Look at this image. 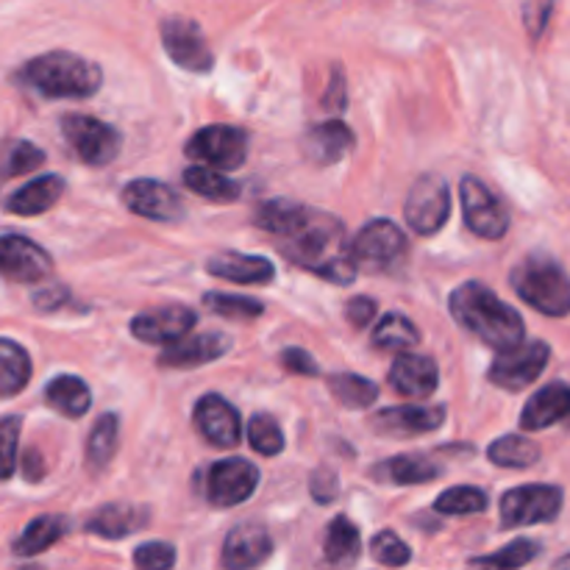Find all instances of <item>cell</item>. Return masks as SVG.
Returning a JSON list of instances; mask_svg holds the SVG:
<instances>
[{
	"label": "cell",
	"instance_id": "34",
	"mask_svg": "<svg viewBox=\"0 0 570 570\" xmlns=\"http://www.w3.org/2000/svg\"><path fill=\"white\" fill-rule=\"evenodd\" d=\"M117 443H120V421L117 415H100L87 440V460L95 471L106 468L115 456Z\"/></svg>",
	"mask_w": 570,
	"mask_h": 570
},
{
	"label": "cell",
	"instance_id": "33",
	"mask_svg": "<svg viewBox=\"0 0 570 570\" xmlns=\"http://www.w3.org/2000/svg\"><path fill=\"white\" fill-rule=\"evenodd\" d=\"M488 456L499 468H532L540 460V445L521 434H507L490 445Z\"/></svg>",
	"mask_w": 570,
	"mask_h": 570
},
{
	"label": "cell",
	"instance_id": "46",
	"mask_svg": "<svg viewBox=\"0 0 570 570\" xmlns=\"http://www.w3.org/2000/svg\"><path fill=\"white\" fill-rule=\"evenodd\" d=\"M376 309H379L376 301L360 295V298L348 301V306H345V317H348V323L354 328H365V326H371L373 317H376Z\"/></svg>",
	"mask_w": 570,
	"mask_h": 570
},
{
	"label": "cell",
	"instance_id": "13",
	"mask_svg": "<svg viewBox=\"0 0 570 570\" xmlns=\"http://www.w3.org/2000/svg\"><path fill=\"white\" fill-rule=\"evenodd\" d=\"M53 273V259L42 245L22 234L0 237V276L14 284H39Z\"/></svg>",
	"mask_w": 570,
	"mask_h": 570
},
{
	"label": "cell",
	"instance_id": "22",
	"mask_svg": "<svg viewBox=\"0 0 570 570\" xmlns=\"http://www.w3.org/2000/svg\"><path fill=\"white\" fill-rule=\"evenodd\" d=\"M232 348V340L226 334H198L193 340H176V343H167V348L161 351L159 365L161 367H198L206 362L220 360L226 351Z\"/></svg>",
	"mask_w": 570,
	"mask_h": 570
},
{
	"label": "cell",
	"instance_id": "2",
	"mask_svg": "<svg viewBox=\"0 0 570 570\" xmlns=\"http://www.w3.org/2000/svg\"><path fill=\"white\" fill-rule=\"evenodd\" d=\"M451 315L465 332L501 351L523 340V317L482 282H465L451 293Z\"/></svg>",
	"mask_w": 570,
	"mask_h": 570
},
{
	"label": "cell",
	"instance_id": "4",
	"mask_svg": "<svg viewBox=\"0 0 570 570\" xmlns=\"http://www.w3.org/2000/svg\"><path fill=\"white\" fill-rule=\"evenodd\" d=\"M512 289L549 317L570 315V276L549 256H527L510 276Z\"/></svg>",
	"mask_w": 570,
	"mask_h": 570
},
{
	"label": "cell",
	"instance_id": "51",
	"mask_svg": "<svg viewBox=\"0 0 570 570\" xmlns=\"http://www.w3.org/2000/svg\"><path fill=\"white\" fill-rule=\"evenodd\" d=\"M22 473H26L28 482H39L45 476V465H42V456L37 451H28L26 460H22Z\"/></svg>",
	"mask_w": 570,
	"mask_h": 570
},
{
	"label": "cell",
	"instance_id": "37",
	"mask_svg": "<svg viewBox=\"0 0 570 570\" xmlns=\"http://www.w3.org/2000/svg\"><path fill=\"white\" fill-rule=\"evenodd\" d=\"M248 443H250V449H254L256 454H262V456L282 454V451H284V432H282V426L276 423V417L265 415V412H259V415L250 417Z\"/></svg>",
	"mask_w": 570,
	"mask_h": 570
},
{
	"label": "cell",
	"instance_id": "3",
	"mask_svg": "<svg viewBox=\"0 0 570 570\" xmlns=\"http://www.w3.org/2000/svg\"><path fill=\"white\" fill-rule=\"evenodd\" d=\"M100 67L83 56L53 50L28 61L20 81L45 98H89L100 89Z\"/></svg>",
	"mask_w": 570,
	"mask_h": 570
},
{
	"label": "cell",
	"instance_id": "12",
	"mask_svg": "<svg viewBox=\"0 0 570 570\" xmlns=\"http://www.w3.org/2000/svg\"><path fill=\"white\" fill-rule=\"evenodd\" d=\"M161 45H165V53L170 56L173 65H178L181 70L206 72L215 65L204 31H200L198 22L187 20V17H167L161 22Z\"/></svg>",
	"mask_w": 570,
	"mask_h": 570
},
{
	"label": "cell",
	"instance_id": "1",
	"mask_svg": "<svg viewBox=\"0 0 570 570\" xmlns=\"http://www.w3.org/2000/svg\"><path fill=\"white\" fill-rule=\"evenodd\" d=\"M282 250L289 262L334 284H351L356 276L348 232L337 217L326 212L301 209L293 228L282 234Z\"/></svg>",
	"mask_w": 570,
	"mask_h": 570
},
{
	"label": "cell",
	"instance_id": "18",
	"mask_svg": "<svg viewBox=\"0 0 570 570\" xmlns=\"http://www.w3.org/2000/svg\"><path fill=\"white\" fill-rule=\"evenodd\" d=\"M273 540L262 523H243L232 529L223 543V568L228 570H248L262 566L271 557Z\"/></svg>",
	"mask_w": 570,
	"mask_h": 570
},
{
	"label": "cell",
	"instance_id": "11",
	"mask_svg": "<svg viewBox=\"0 0 570 570\" xmlns=\"http://www.w3.org/2000/svg\"><path fill=\"white\" fill-rule=\"evenodd\" d=\"M462 212H465V226L482 239H501L510 228V212L493 195V189L476 176L462 178L460 187Z\"/></svg>",
	"mask_w": 570,
	"mask_h": 570
},
{
	"label": "cell",
	"instance_id": "21",
	"mask_svg": "<svg viewBox=\"0 0 570 570\" xmlns=\"http://www.w3.org/2000/svg\"><path fill=\"white\" fill-rule=\"evenodd\" d=\"M354 131H351L345 122L340 120H328V122H317L315 128H309L304 137V154L306 159L315 161V165L326 167V165H337L340 159L354 150Z\"/></svg>",
	"mask_w": 570,
	"mask_h": 570
},
{
	"label": "cell",
	"instance_id": "5",
	"mask_svg": "<svg viewBox=\"0 0 570 570\" xmlns=\"http://www.w3.org/2000/svg\"><path fill=\"white\" fill-rule=\"evenodd\" d=\"M61 134L76 150L78 159L89 167H104L117 159L122 148V134L109 122L89 115H65L61 117Z\"/></svg>",
	"mask_w": 570,
	"mask_h": 570
},
{
	"label": "cell",
	"instance_id": "6",
	"mask_svg": "<svg viewBox=\"0 0 570 570\" xmlns=\"http://www.w3.org/2000/svg\"><path fill=\"white\" fill-rule=\"evenodd\" d=\"M410 250L404 232L393 220H373L351 239L356 271H393Z\"/></svg>",
	"mask_w": 570,
	"mask_h": 570
},
{
	"label": "cell",
	"instance_id": "38",
	"mask_svg": "<svg viewBox=\"0 0 570 570\" xmlns=\"http://www.w3.org/2000/svg\"><path fill=\"white\" fill-rule=\"evenodd\" d=\"M434 510L443 515H476L488 510V495L476 488H451L434 501Z\"/></svg>",
	"mask_w": 570,
	"mask_h": 570
},
{
	"label": "cell",
	"instance_id": "20",
	"mask_svg": "<svg viewBox=\"0 0 570 570\" xmlns=\"http://www.w3.org/2000/svg\"><path fill=\"white\" fill-rule=\"evenodd\" d=\"M438 365L423 354H404L401 351V356L390 367V384L395 387V393L406 395V399H429L438 390Z\"/></svg>",
	"mask_w": 570,
	"mask_h": 570
},
{
	"label": "cell",
	"instance_id": "23",
	"mask_svg": "<svg viewBox=\"0 0 570 570\" xmlns=\"http://www.w3.org/2000/svg\"><path fill=\"white\" fill-rule=\"evenodd\" d=\"M206 271L217 278L237 284H271L276 276V267L265 256L248 254H220L206 262Z\"/></svg>",
	"mask_w": 570,
	"mask_h": 570
},
{
	"label": "cell",
	"instance_id": "25",
	"mask_svg": "<svg viewBox=\"0 0 570 570\" xmlns=\"http://www.w3.org/2000/svg\"><path fill=\"white\" fill-rule=\"evenodd\" d=\"M65 193V181L59 176H42L37 181L26 184V187L17 189L9 200H6V209L11 215H20V217H37L42 212L53 209L56 200L61 198Z\"/></svg>",
	"mask_w": 570,
	"mask_h": 570
},
{
	"label": "cell",
	"instance_id": "30",
	"mask_svg": "<svg viewBox=\"0 0 570 570\" xmlns=\"http://www.w3.org/2000/svg\"><path fill=\"white\" fill-rule=\"evenodd\" d=\"M67 518L61 515H39L26 527V532L14 540L17 557H37L48 551L56 540L65 538Z\"/></svg>",
	"mask_w": 570,
	"mask_h": 570
},
{
	"label": "cell",
	"instance_id": "40",
	"mask_svg": "<svg viewBox=\"0 0 570 570\" xmlns=\"http://www.w3.org/2000/svg\"><path fill=\"white\" fill-rule=\"evenodd\" d=\"M204 304L212 312L223 317H234V321H254V317L265 315V306L254 298H243V295H226V293H206Z\"/></svg>",
	"mask_w": 570,
	"mask_h": 570
},
{
	"label": "cell",
	"instance_id": "50",
	"mask_svg": "<svg viewBox=\"0 0 570 570\" xmlns=\"http://www.w3.org/2000/svg\"><path fill=\"white\" fill-rule=\"evenodd\" d=\"M61 301H67L65 287H50V289H42V293L33 295V304H37V309H45V312L61 306Z\"/></svg>",
	"mask_w": 570,
	"mask_h": 570
},
{
	"label": "cell",
	"instance_id": "47",
	"mask_svg": "<svg viewBox=\"0 0 570 570\" xmlns=\"http://www.w3.org/2000/svg\"><path fill=\"white\" fill-rule=\"evenodd\" d=\"M282 365H284V371L295 373V376H317V371H321V367H317V362L312 360L304 348L284 351Z\"/></svg>",
	"mask_w": 570,
	"mask_h": 570
},
{
	"label": "cell",
	"instance_id": "49",
	"mask_svg": "<svg viewBox=\"0 0 570 570\" xmlns=\"http://www.w3.org/2000/svg\"><path fill=\"white\" fill-rule=\"evenodd\" d=\"M323 106H326V109H334V111L345 109V83H343V76H340V70H334L332 92H326V98H323Z\"/></svg>",
	"mask_w": 570,
	"mask_h": 570
},
{
	"label": "cell",
	"instance_id": "41",
	"mask_svg": "<svg viewBox=\"0 0 570 570\" xmlns=\"http://www.w3.org/2000/svg\"><path fill=\"white\" fill-rule=\"evenodd\" d=\"M22 417L9 415L0 421V482H9L17 471V445H20Z\"/></svg>",
	"mask_w": 570,
	"mask_h": 570
},
{
	"label": "cell",
	"instance_id": "27",
	"mask_svg": "<svg viewBox=\"0 0 570 570\" xmlns=\"http://www.w3.org/2000/svg\"><path fill=\"white\" fill-rule=\"evenodd\" d=\"M31 379V356L14 340L0 337V399L22 393Z\"/></svg>",
	"mask_w": 570,
	"mask_h": 570
},
{
	"label": "cell",
	"instance_id": "43",
	"mask_svg": "<svg viewBox=\"0 0 570 570\" xmlns=\"http://www.w3.org/2000/svg\"><path fill=\"white\" fill-rule=\"evenodd\" d=\"M39 165H45V154L31 142H14L3 154V176H22V173L37 170Z\"/></svg>",
	"mask_w": 570,
	"mask_h": 570
},
{
	"label": "cell",
	"instance_id": "35",
	"mask_svg": "<svg viewBox=\"0 0 570 570\" xmlns=\"http://www.w3.org/2000/svg\"><path fill=\"white\" fill-rule=\"evenodd\" d=\"M373 343L382 351H406L415 348L421 343V332L415 328V323L404 315H384L379 321V326L373 328Z\"/></svg>",
	"mask_w": 570,
	"mask_h": 570
},
{
	"label": "cell",
	"instance_id": "9",
	"mask_svg": "<svg viewBox=\"0 0 570 570\" xmlns=\"http://www.w3.org/2000/svg\"><path fill=\"white\" fill-rule=\"evenodd\" d=\"M449 215L451 193L445 178L434 176V173L417 178L404 204V217L412 232H417L421 237H432V234H438L449 223Z\"/></svg>",
	"mask_w": 570,
	"mask_h": 570
},
{
	"label": "cell",
	"instance_id": "39",
	"mask_svg": "<svg viewBox=\"0 0 570 570\" xmlns=\"http://www.w3.org/2000/svg\"><path fill=\"white\" fill-rule=\"evenodd\" d=\"M540 554V543L534 540H515V543L504 546L499 554L490 557H479V560H471V566H482V568H501V570H512V568H523Z\"/></svg>",
	"mask_w": 570,
	"mask_h": 570
},
{
	"label": "cell",
	"instance_id": "31",
	"mask_svg": "<svg viewBox=\"0 0 570 570\" xmlns=\"http://www.w3.org/2000/svg\"><path fill=\"white\" fill-rule=\"evenodd\" d=\"M440 473H443V468L438 465V462L426 460V456H393V460H387L384 465H379L376 471H373V476L379 479H387V482L393 484H426L432 482V479H438Z\"/></svg>",
	"mask_w": 570,
	"mask_h": 570
},
{
	"label": "cell",
	"instance_id": "24",
	"mask_svg": "<svg viewBox=\"0 0 570 570\" xmlns=\"http://www.w3.org/2000/svg\"><path fill=\"white\" fill-rule=\"evenodd\" d=\"M443 406H399V410L379 412L373 426L382 434H423L443 426Z\"/></svg>",
	"mask_w": 570,
	"mask_h": 570
},
{
	"label": "cell",
	"instance_id": "45",
	"mask_svg": "<svg viewBox=\"0 0 570 570\" xmlns=\"http://www.w3.org/2000/svg\"><path fill=\"white\" fill-rule=\"evenodd\" d=\"M551 14H554V0H523V26L529 37L538 42L549 28Z\"/></svg>",
	"mask_w": 570,
	"mask_h": 570
},
{
	"label": "cell",
	"instance_id": "42",
	"mask_svg": "<svg viewBox=\"0 0 570 570\" xmlns=\"http://www.w3.org/2000/svg\"><path fill=\"white\" fill-rule=\"evenodd\" d=\"M373 560L387 568H401L412 560V549L395 532H379L371 543Z\"/></svg>",
	"mask_w": 570,
	"mask_h": 570
},
{
	"label": "cell",
	"instance_id": "19",
	"mask_svg": "<svg viewBox=\"0 0 570 570\" xmlns=\"http://www.w3.org/2000/svg\"><path fill=\"white\" fill-rule=\"evenodd\" d=\"M566 423L570 426V387L568 384H546L540 393H534L527 401L521 415V426L527 432H543V429L560 426Z\"/></svg>",
	"mask_w": 570,
	"mask_h": 570
},
{
	"label": "cell",
	"instance_id": "28",
	"mask_svg": "<svg viewBox=\"0 0 570 570\" xmlns=\"http://www.w3.org/2000/svg\"><path fill=\"white\" fill-rule=\"evenodd\" d=\"M45 401H48V406H53L59 415L76 421V417L87 415L89 404H92V395H89L87 382H81L78 376H59L45 387Z\"/></svg>",
	"mask_w": 570,
	"mask_h": 570
},
{
	"label": "cell",
	"instance_id": "36",
	"mask_svg": "<svg viewBox=\"0 0 570 570\" xmlns=\"http://www.w3.org/2000/svg\"><path fill=\"white\" fill-rule=\"evenodd\" d=\"M328 390L348 410H367L379 395L376 384L356 376V373H334V376H328Z\"/></svg>",
	"mask_w": 570,
	"mask_h": 570
},
{
	"label": "cell",
	"instance_id": "7",
	"mask_svg": "<svg viewBox=\"0 0 570 570\" xmlns=\"http://www.w3.org/2000/svg\"><path fill=\"white\" fill-rule=\"evenodd\" d=\"M551 360V348L543 340H534V343H515L510 348H501L499 356L490 365V382L501 390H527L529 384H534L540 379V373L546 371Z\"/></svg>",
	"mask_w": 570,
	"mask_h": 570
},
{
	"label": "cell",
	"instance_id": "16",
	"mask_svg": "<svg viewBox=\"0 0 570 570\" xmlns=\"http://www.w3.org/2000/svg\"><path fill=\"white\" fill-rule=\"evenodd\" d=\"M198 432L209 440L217 449H232L239 443V432H243V423H239V412L228 404L223 395L209 393L195 404L193 415Z\"/></svg>",
	"mask_w": 570,
	"mask_h": 570
},
{
	"label": "cell",
	"instance_id": "14",
	"mask_svg": "<svg viewBox=\"0 0 570 570\" xmlns=\"http://www.w3.org/2000/svg\"><path fill=\"white\" fill-rule=\"evenodd\" d=\"M259 488V468L248 460H223L212 465L209 479H206V499L212 507H237L248 501Z\"/></svg>",
	"mask_w": 570,
	"mask_h": 570
},
{
	"label": "cell",
	"instance_id": "26",
	"mask_svg": "<svg viewBox=\"0 0 570 570\" xmlns=\"http://www.w3.org/2000/svg\"><path fill=\"white\" fill-rule=\"evenodd\" d=\"M145 510L134 504H106L100 510L92 512V518L87 521V532L98 534V538H126V534L137 532L145 523Z\"/></svg>",
	"mask_w": 570,
	"mask_h": 570
},
{
	"label": "cell",
	"instance_id": "10",
	"mask_svg": "<svg viewBox=\"0 0 570 570\" xmlns=\"http://www.w3.org/2000/svg\"><path fill=\"white\" fill-rule=\"evenodd\" d=\"M562 512V490L554 484H529L501 495V523L504 529L534 527L557 521Z\"/></svg>",
	"mask_w": 570,
	"mask_h": 570
},
{
	"label": "cell",
	"instance_id": "29",
	"mask_svg": "<svg viewBox=\"0 0 570 570\" xmlns=\"http://www.w3.org/2000/svg\"><path fill=\"white\" fill-rule=\"evenodd\" d=\"M184 184L187 189H193L195 195L206 200H215V204H232L239 198V184L232 181L228 176H223V170L206 165H193L184 170Z\"/></svg>",
	"mask_w": 570,
	"mask_h": 570
},
{
	"label": "cell",
	"instance_id": "48",
	"mask_svg": "<svg viewBox=\"0 0 570 570\" xmlns=\"http://www.w3.org/2000/svg\"><path fill=\"white\" fill-rule=\"evenodd\" d=\"M337 490H340L337 473L328 471V468L315 471V476H312V499L321 501V504H328V501L337 499Z\"/></svg>",
	"mask_w": 570,
	"mask_h": 570
},
{
	"label": "cell",
	"instance_id": "8",
	"mask_svg": "<svg viewBox=\"0 0 570 570\" xmlns=\"http://www.w3.org/2000/svg\"><path fill=\"white\" fill-rule=\"evenodd\" d=\"M187 156L215 170H237L248 159V134L237 126H206L189 137Z\"/></svg>",
	"mask_w": 570,
	"mask_h": 570
},
{
	"label": "cell",
	"instance_id": "32",
	"mask_svg": "<svg viewBox=\"0 0 570 570\" xmlns=\"http://www.w3.org/2000/svg\"><path fill=\"white\" fill-rule=\"evenodd\" d=\"M360 546L362 538L356 523L345 515L334 518L326 532V540H323V554H326V560L332 566H351L360 557Z\"/></svg>",
	"mask_w": 570,
	"mask_h": 570
},
{
	"label": "cell",
	"instance_id": "15",
	"mask_svg": "<svg viewBox=\"0 0 570 570\" xmlns=\"http://www.w3.org/2000/svg\"><path fill=\"white\" fill-rule=\"evenodd\" d=\"M195 312L189 306L173 304L161 306V309L145 312V315H137L131 321V334L142 343L150 345H167L176 343V340L187 337L195 326Z\"/></svg>",
	"mask_w": 570,
	"mask_h": 570
},
{
	"label": "cell",
	"instance_id": "44",
	"mask_svg": "<svg viewBox=\"0 0 570 570\" xmlns=\"http://www.w3.org/2000/svg\"><path fill=\"white\" fill-rule=\"evenodd\" d=\"M134 566L139 570H167L176 566V549L170 543H142L134 551Z\"/></svg>",
	"mask_w": 570,
	"mask_h": 570
},
{
	"label": "cell",
	"instance_id": "17",
	"mask_svg": "<svg viewBox=\"0 0 570 570\" xmlns=\"http://www.w3.org/2000/svg\"><path fill=\"white\" fill-rule=\"evenodd\" d=\"M122 200H126V206L134 215L159 223L176 220L184 212L178 193H173V187H167V184L150 181V178H137V181L128 184L122 189Z\"/></svg>",
	"mask_w": 570,
	"mask_h": 570
},
{
	"label": "cell",
	"instance_id": "52",
	"mask_svg": "<svg viewBox=\"0 0 570 570\" xmlns=\"http://www.w3.org/2000/svg\"><path fill=\"white\" fill-rule=\"evenodd\" d=\"M557 568H570V557H562V560H557Z\"/></svg>",
	"mask_w": 570,
	"mask_h": 570
}]
</instances>
